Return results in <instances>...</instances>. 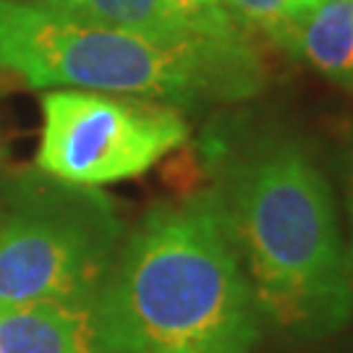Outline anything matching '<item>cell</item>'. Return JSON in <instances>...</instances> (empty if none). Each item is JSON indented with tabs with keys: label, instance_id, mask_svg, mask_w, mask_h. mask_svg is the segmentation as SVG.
Segmentation results:
<instances>
[{
	"label": "cell",
	"instance_id": "cell-1",
	"mask_svg": "<svg viewBox=\"0 0 353 353\" xmlns=\"http://www.w3.org/2000/svg\"><path fill=\"white\" fill-rule=\"evenodd\" d=\"M94 309L110 353H254L265 319L212 191L152 207Z\"/></svg>",
	"mask_w": 353,
	"mask_h": 353
},
{
	"label": "cell",
	"instance_id": "cell-2",
	"mask_svg": "<svg viewBox=\"0 0 353 353\" xmlns=\"http://www.w3.org/2000/svg\"><path fill=\"white\" fill-rule=\"evenodd\" d=\"M267 319L299 338H325L353 316L351 259L335 196L293 139L254 144L212 191Z\"/></svg>",
	"mask_w": 353,
	"mask_h": 353
},
{
	"label": "cell",
	"instance_id": "cell-3",
	"mask_svg": "<svg viewBox=\"0 0 353 353\" xmlns=\"http://www.w3.org/2000/svg\"><path fill=\"white\" fill-rule=\"evenodd\" d=\"M0 74L32 89H84L173 108L241 100L262 87L246 37L165 48L32 0H0Z\"/></svg>",
	"mask_w": 353,
	"mask_h": 353
},
{
	"label": "cell",
	"instance_id": "cell-4",
	"mask_svg": "<svg viewBox=\"0 0 353 353\" xmlns=\"http://www.w3.org/2000/svg\"><path fill=\"white\" fill-rule=\"evenodd\" d=\"M121 223L87 189H39L0 220V306L89 301L110 275Z\"/></svg>",
	"mask_w": 353,
	"mask_h": 353
},
{
	"label": "cell",
	"instance_id": "cell-5",
	"mask_svg": "<svg viewBox=\"0 0 353 353\" xmlns=\"http://www.w3.org/2000/svg\"><path fill=\"white\" fill-rule=\"evenodd\" d=\"M189 137L173 105L84 89H52L42 97V173L71 186H102L147 173Z\"/></svg>",
	"mask_w": 353,
	"mask_h": 353
},
{
	"label": "cell",
	"instance_id": "cell-6",
	"mask_svg": "<svg viewBox=\"0 0 353 353\" xmlns=\"http://www.w3.org/2000/svg\"><path fill=\"white\" fill-rule=\"evenodd\" d=\"M94 299L0 306V353H110Z\"/></svg>",
	"mask_w": 353,
	"mask_h": 353
},
{
	"label": "cell",
	"instance_id": "cell-7",
	"mask_svg": "<svg viewBox=\"0 0 353 353\" xmlns=\"http://www.w3.org/2000/svg\"><path fill=\"white\" fill-rule=\"evenodd\" d=\"M32 3L63 11L92 24L139 34L165 48H191L202 42H214V39L243 37V34L207 37L170 0H32Z\"/></svg>",
	"mask_w": 353,
	"mask_h": 353
},
{
	"label": "cell",
	"instance_id": "cell-8",
	"mask_svg": "<svg viewBox=\"0 0 353 353\" xmlns=\"http://www.w3.org/2000/svg\"><path fill=\"white\" fill-rule=\"evenodd\" d=\"M283 45L338 87L353 89V0H319Z\"/></svg>",
	"mask_w": 353,
	"mask_h": 353
},
{
	"label": "cell",
	"instance_id": "cell-9",
	"mask_svg": "<svg viewBox=\"0 0 353 353\" xmlns=\"http://www.w3.org/2000/svg\"><path fill=\"white\" fill-rule=\"evenodd\" d=\"M225 8L236 11L246 21L259 26L275 42H285L288 32L314 8L319 0H223Z\"/></svg>",
	"mask_w": 353,
	"mask_h": 353
},
{
	"label": "cell",
	"instance_id": "cell-10",
	"mask_svg": "<svg viewBox=\"0 0 353 353\" xmlns=\"http://www.w3.org/2000/svg\"><path fill=\"white\" fill-rule=\"evenodd\" d=\"M207 37H236L241 34L223 0H170Z\"/></svg>",
	"mask_w": 353,
	"mask_h": 353
},
{
	"label": "cell",
	"instance_id": "cell-11",
	"mask_svg": "<svg viewBox=\"0 0 353 353\" xmlns=\"http://www.w3.org/2000/svg\"><path fill=\"white\" fill-rule=\"evenodd\" d=\"M343 176H345V207H348V217H351V233H353V147L345 154V168H343ZM351 270H353V241H351Z\"/></svg>",
	"mask_w": 353,
	"mask_h": 353
}]
</instances>
